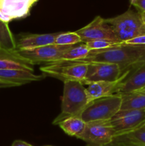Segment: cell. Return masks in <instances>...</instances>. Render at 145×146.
<instances>
[{
	"label": "cell",
	"instance_id": "cell-1",
	"mask_svg": "<svg viewBox=\"0 0 145 146\" xmlns=\"http://www.w3.org/2000/svg\"><path fill=\"white\" fill-rule=\"evenodd\" d=\"M144 54L145 46L120 44L107 49L90 51L88 56L80 61L86 63L103 62L117 64L125 73Z\"/></svg>",
	"mask_w": 145,
	"mask_h": 146
},
{
	"label": "cell",
	"instance_id": "cell-2",
	"mask_svg": "<svg viewBox=\"0 0 145 146\" xmlns=\"http://www.w3.org/2000/svg\"><path fill=\"white\" fill-rule=\"evenodd\" d=\"M89 103L86 88L82 83L76 81H65L61 101V112L54 119L53 124L58 125L69 117L79 116Z\"/></svg>",
	"mask_w": 145,
	"mask_h": 146
},
{
	"label": "cell",
	"instance_id": "cell-3",
	"mask_svg": "<svg viewBox=\"0 0 145 146\" xmlns=\"http://www.w3.org/2000/svg\"><path fill=\"white\" fill-rule=\"evenodd\" d=\"M105 20L112 27L117 40L121 44L139 36L145 35V25L139 11L129 9L120 15Z\"/></svg>",
	"mask_w": 145,
	"mask_h": 146
},
{
	"label": "cell",
	"instance_id": "cell-4",
	"mask_svg": "<svg viewBox=\"0 0 145 146\" xmlns=\"http://www.w3.org/2000/svg\"><path fill=\"white\" fill-rule=\"evenodd\" d=\"M122 96L113 94L92 101L80 113L79 116L86 123L94 121H110L120 111Z\"/></svg>",
	"mask_w": 145,
	"mask_h": 146
},
{
	"label": "cell",
	"instance_id": "cell-5",
	"mask_svg": "<svg viewBox=\"0 0 145 146\" xmlns=\"http://www.w3.org/2000/svg\"><path fill=\"white\" fill-rule=\"evenodd\" d=\"M88 63L78 61H58L50 63L40 68L45 77L51 76L61 80L80 81L82 84L85 78Z\"/></svg>",
	"mask_w": 145,
	"mask_h": 146
},
{
	"label": "cell",
	"instance_id": "cell-6",
	"mask_svg": "<svg viewBox=\"0 0 145 146\" xmlns=\"http://www.w3.org/2000/svg\"><path fill=\"white\" fill-rule=\"evenodd\" d=\"M116 133L110 121H94L86 124L78 138L86 143V146H101L113 142Z\"/></svg>",
	"mask_w": 145,
	"mask_h": 146
},
{
	"label": "cell",
	"instance_id": "cell-7",
	"mask_svg": "<svg viewBox=\"0 0 145 146\" xmlns=\"http://www.w3.org/2000/svg\"><path fill=\"white\" fill-rule=\"evenodd\" d=\"M124 72L117 64L103 62L88 63L86 75L82 84L89 85L99 81L113 82L122 77Z\"/></svg>",
	"mask_w": 145,
	"mask_h": 146
},
{
	"label": "cell",
	"instance_id": "cell-8",
	"mask_svg": "<svg viewBox=\"0 0 145 146\" xmlns=\"http://www.w3.org/2000/svg\"><path fill=\"white\" fill-rule=\"evenodd\" d=\"M73 46H60L51 44L34 49L17 51L23 57L29 60L34 65L41 63H45L47 64L61 61L64 53L72 48Z\"/></svg>",
	"mask_w": 145,
	"mask_h": 146
},
{
	"label": "cell",
	"instance_id": "cell-9",
	"mask_svg": "<svg viewBox=\"0 0 145 146\" xmlns=\"http://www.w3.org/2000/svg\"><path fill=\"white\" fill-rule=\"evenodd\" d=\"M75 32L79 35L81 41L84 44L100 39L118 41L112 27L105 22V19L100 16L95 17L88 25L80 29Z\"/></svg>",
	"mask_w": 145,
	"mask_h": 146
},
{
	"label": "cell",
	"instance_id": "cell-10",
	"mask_svg": "<svg viewBox=\"0 0 145 146\" xmlns=\"http://www.w3.org/2000/svg\"><path fill=\"white\" fill-rule=\"evenodd\" d=\"M38 0H0V19L7 23L25 18Z\"/></svg>",
	"mask_w": 145,
	"mask_h": 146
},
{
	"label": "cell",
	"instance_id": "cell-11",
	"mask_svg": "<svg viewBox=\"0 0 145 146\" xmlns=\"http://www.w3.org/2000/svg\"><path fill=\"white\" fill-rule=\"evenodd\" d=\"M145 121L144 110L119 111L110 123L116 131V135L137 128Z\"/></svg>",
	"mask_w": 145,
	"mask_h": 146
},
{
	"label": "cell",
	"instance_id": "cell-12",
	"mask_svg": "<svg viewBox=\"0 0 145 146\" xmlns=\"http://www.w3.org/2000/svg\"><path fill=\"white\" fill-rule=\"evenodd\" d=\"M0 69H19L34 72V64L23 57L17 50L0 48Z\"/></svg>",
	"mask_w": 145,
	"mask_h": 146
},
{
	"label": "cell",
	"instance_id": "cell-13",
	"mask_svg": "<svg viewBox=\"0 0 145 146\" xmlns=\"http://www.w3.org/2000/svg\"><path fill=\"white\" fill-rule=\"evenodd\" d=\"M143 89H145V66L129 71L127 76L117 87L115 94L134 92Z\"/></svg>",
	"mask_w": 145,
	"mask_h": 146
},
{
	"label": "cell",
	"instance_id": "cell-14",
	"mask_svg": "<svg viewBox=\"0 0 145 146\" xmlns=\"http://www.w3.org/2000/svg\"><path fill=\"white\" fill-rule=\"evenodd\" d=\"M58 34V33L24 34L16 41V50H30L44 46L54 44Z\"/></svg>",
	"mask_w": 145,
	"mask_h": 146
},
{
	"label": "cell",
	"instance_id": "cell-15",
	"mask_svg": "<svg viewBox=\"0 0 145 146\" xmlns=\"http://www.w3.org/2000/svg\"><path fill=\"white\" fill-rule=\"evenodd\" d=\"M129 73V71L128 70L124 73L119 79L113 82L99 81V82H95L89 84L86 88V93L90 102L98 98L109 96L115 94L117 87L120 84L121 81H123L127 76Z\"/></svg>",
	"mask_w": 145,
	"mask_h": 146
},
{
	"label": "cell",
	"instance_id": "cell-16",
	"mask_svg": "<svg viewBox=\"0 0 145 146\" xmlns=\"http://www.w3.org/2000/svg\"><path fill=\"white\" fill-rule=\"evenodd\" d=\"M45 78L44 75H36L34 72L19 69H0V78L15 83L18 86L25 85Z\"/></svg>",
	"mask_w": 145,
	"mask_h": 146
},
{
	"label": "cell",
	"instance_id": "cell-17",
	"mask_svg": "<svg viewBox=\"0 0 145 146\" xmlns=\"http://www.w3.org/2000/svg\"><path fill=\"white\" fill-rule=\"evenodd\" d=\"M118 94H120L122 96L120 111L145 109V89Z\"/></svg>",
	"mask_w": 145,
	"mask_h": 146
},
{
	"label": "cell",
	"instance_id": "cell-18",
	"mask_svg": "<svg viewBox=\"0 0 145 146\" xmlns=\"http://www.w3.org/2000/svg\"><path fill=\"white\" fill-rule=\"evenodd\" d=\"M86 124L80 116H72L61 121L58 125L67 135L78 138L85 131Z\"/></svg>",
	"mask_w": 145,
	"mask_h": 146
},
{
	"label": "cell",
	"instance_id": "cell-19",
	"mask_svg": "<svg viewBox=\"0 0 145 146\" xmlns=\"http://www.w3.org/2000/svg\"><path fill=\"white\" fill-rule=\"evenodd\" d=\"M113 142L119 144H134L145 145V128H136L117 135Z\"/></svg>",
	"mask_w": 145,
	"mask_h": 146
},
{
	"label": "cell",
	"instance_id": "cell-20",
	"mask_svg": "<svg viewBox=\"0 0 145 146\" xmlns=\"http://www.w3.org/2000/svg\"><path fill=\"white\" fill-rule=\"evenodd\" d=\"M0 48L5 50H16V41L10 30L9 24L0 19Z\"/></svg>",
	"mask_w": 145,
	"mask_h": 146
},
{
	"label": "cell",
	"instance_id": "cell-21",
	"mask_svg": "<svg viewBox=\"0 0 145 146\" xmlns=\"http://www.w3.org/2000/svg\"><path fill=\"white\" fill-rule=\"evenodd\" d=\"M90 53V50L84 43L80 45H74L65 52L61 61H78L85 59Z\"/></svg>",
	"mask_w": 145,
	"mask_h": 146
},
{
	"label": "cell",
	"instance_id": "cell-22",
	"mask_svg": "<svg viewBox=\"0 0 145 146\" xmlns=\"http://www.w3.org/2000/svg\"><path fill=\"white\" fill-rule=\"evenodd\" d=\"M82 43L80 37L75 31L74 32L58 33L55 38L54 44L60 46H70L76 45Z\"/></svg>",
	"mask_w": 145,
	"mask_h": 146
},
{
	"label": "cell",
	"instance_id": "cell-23",
	"mask_svg": "<svg viewBox=\"0 0 145 146\" xmlns=\"http://www.w3.org/2000/svg\"><path fill=\"white\" fill-rule=\"evenodd\" d=\"M121 43L118 42V41H112V40L100 39L90 41V42L86 43L85 44L90 51H100V50H104L107 49V48H112V47L119 45Z\"/></svg>",
	"mask_w": 145,
	"mask_h": 146
},
{
	"label": "cell",
	"instance_id": "cell-24",
	"mask_svg": "<svg viewBox=\"0 0 145 146\" xmlns=\"http://www.w3.org/2000/svg\"><path fill=\"white\" fill-rule=\"evenodd\" d=\"M123 44H127V45L137 46H145V35L136 36L129 41H127Z\"/></svg>",
	"mask_w": 145,
	"mask_h": 146
},
{
	"label": "cell",
	"instance_id": "cell-25",
	"mask_svg": "<svg viewBox=\"0 0 145 146\" xmlns=\"http://www.w3.org/2000/svg\"><path fill=\"white\" fill-rule=\"evenodd\" d=\"M131 4L136 7L139 12H145V0H134Z\"/></svg>",
	"mask_w": 145,
	"mask_h": 146
},
{
	"label": "cell",
	"instance_id": "cell-26",
	"mask_svg": "<svg viewBox=\"0 0 145 146\" xmlns=\"http://www.w3.org/2000/svg\"><path fill=\"white\" fill-rule=\"evenodd\" d=\"M15 86H18V84H15V83H13L11 82V81H7V80L0 78V88H11V87Z\"/></svg>",
	"mask_w": 145,
	"mask_h": 146
},
{
	"label": "cell",
	"instance_id": "cell-27",
	"mask_svg": "<svg viewBox=\"0 0 145 146\" xmlns=\"http://www.w3.org/2000/svg\"><path fill=\"white\" fill-rule=\"evenodd\" d=\"M143 66H145V54H144V55L142 56L141 57V58H139V59L138 60V61H136L130 68H129V71H133V70L136 69V68H139V67Z\"/></svg>",
	"mask_w": 145,
	"mask_h": 146
},
{
	"label": "cell",
	"instance_id": "cell-28",
	"mask_svg": "<svg viewBox=\"0 0 145 146\" xmlns=\"http://www.w3.org/2000/svg\"><path fill=\"white\" fill-rule=\"evenodd\" d=\"M11 146H34L25 141H21V140H16L13 142Z\"/></svg>",
	"mask_w": 145,
	"mask_h": 146
},
{
	"label": "cell",
	"instance_id": "cell-29",
	"mask_svg": "<svg viewBox=\"0 0 145 146\" xmlns=\"http://www.w3.org/2000/svg\"><path fill=\"white\" fill-rule=\"evenodd\" d=\"M139 13H140L141 18H142V21H143L144 24L145 25V12H143V11H142V12H139Z\"/></svg>",
	"mask_w": 145,
	"mask_h": 146
},
{
	"label": "cell",
	"instance_id": "cell-30",
	"mask_svg": "<svg viewBox=\"0 0 145 146\" xmlns=\"http://www.w3.org/2000/svg\"><path fill=\"white\" fill-rule=\"evenodd\" d=\"M85 146H86V145H85ZM101 146H120V145H119V144L116 143L112 142V143H108V144H106V145H101Z\"/></svg>",
	"mask_w": 145,
	"mask_h": 146
},
{
	"label": "cell",
	"instance_id": "cell-31",
	"mask_svg": "<svg viewBox=\"0 0 145 146\" xmlns=\"http://www.w3.org/2000/svg\"><path fill=\"white\" fill-rule=\"evenodd\" d=\"M119 145L120 146H145V145H134V144H119Z\"/></svg>",
	"mask_w": 145,
	"mask_h": 146
},
{
	"label": "cell",
	"instance_id": "cell-32",
	"mask_svg": "<svg viewBox=\"0 0 145 146\" xmlns=\"http://www.w3.org/2000/svg\"><path fill=\"white\" fill-rule=\"evenodd\" d=\"M144 123H145V121H144V122H143V123H142V124H141V125H139V127H138V128H139V127H141V126H142V125H144Z\"/></svg>",
	"mask_w": 145,
	"mask_h": 146
},
{
	"label": "cell",
	"instance_id": "cell-33",
	"mask_svg": "<svg viewBox=\"0 0 145 146\" xmlns=\"http://www.w3.org/2000/svg\"><path fill=\"white\" fill-rule=\"evenodd\" d=\"M139 128H145V123L143 125H142V126H141V127H139Z\"/></svg>",
	"mask_w": 145,
	"mask_h": 146
},
{
	"label": "cell",
	"instance_id": "cell-34",
	"mask_svg": "<svg viewBox=\"0 0 145 146\" xmlns=\"http://www.w3.org/2000/svg\"><path fill=\"white\" fill-rule=\"evenodd\" d=\"M134 1V0H130V1H131V2H132V1Z\"/></svg>",
	"mask_w": 145,
	"mask_h": 146
},
{
	"label": "cell",
	"instance_id": "cell-35",
	"mask_svg": "<svg viewBox=\"0 0 145 146\" xmlns=\"http://www.w3.org/2000/svg\"><path fill=\"white\" fill-rule=\"evenodd\" d=\"M47 146H51V145H47Z\"/></svg>",
	"mask_w": 145,
	"mask_h": 146
}]
</instances>
